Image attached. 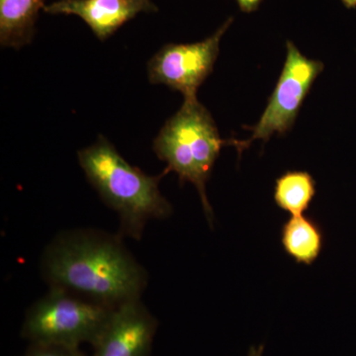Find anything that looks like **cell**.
<instances>
[{
	"label": "cell",
	"mask_w": 356,
	"mask_h": 356,
	"mask_svg": "<svg viewBox=\"0 0 356 356\" xmlns=\"http://www.w3.org/2000/svg\"><path fill=\"white\" fill-rule=\"evenodd\" d=\"M41 271L50 288L111 310L140 300L147 285L146 269L122 236L99 229L60 233L44 248Z\"/></svg>",
	"instance_id": "1"
},
{
	"label": "cell",
	"mask_w": 356,
	"mask_h": 356,
	"mask_svg": "<svg viewBox=\"0 0 356 356\" xmlns=\"http://www.w3.org/2000/svg\"><path fill=\"white\" fill-rule=\"evenodd\" d=\"M77 156L89 184L118 214L122 238L140 241L147 222L172 214V204L159 188V181L168 173L165 170L156 177L146 175L130 165L103 136Z\"/></svg>",
	"instance_id": "2"
},
{
	"label": "cell",
	"mask_w": 356,
	"mask_h": 356,
	"mask_svg": "<svg viewBox=\"0 0 356 356\" xmlns=\"http://www.w3.org/2000/svg\"><path fill=\"white\" fill-rule=\"evenodd\" d=\"M233 140L220 137L210 112L197 97L184 99L181 108L165 122L154 140V152L168 163L166 172H173L179 182H191L197 189L205 216L211 226L214 213L206 194V182L222 146Z\"/></svg>",
	"instance_id": "3"
},
{
	"label": "cell",
	"mask_w": 356,
	"mask_h": 356,
	"mask_svg": "<svg viewBox=\"0 0 356 356\" xmlns=\"http://www.w3.org/2000/svg\"><path fill=\"white\" fill-rule=\"evenodd\" d=\"M112 312L64 290L50 288L44 296L28 309L21 337L29 343L76 348H81L83 343L92 346Z\"/></svg>",
	"instance_id": "4"
},
{
	"label": "cell",
	"mask_w": 356,
	"mask_h": 356,
	"mask_svg": "<svg viewBox=\"0 0 356 356\" xmlns=\"http://www.w3.org/2000/svg\"><path fill=\"white\" fill-rule=\"evenodd\" d=\"M284 67L259 121L252 127L247 140H233V146L242 153L255 140L267 142L274 134L285 135L291 130L300 109L318 74L324 70L320 60L305 57L291 41H287Z\"/></svg>",
	"instance_id": "5"
},
{
	"label": "cell",
	"mask_w": 356,
	"mask_h": 356,
	"mask_svg": "<svg viewBox=\"0 0 356 356\" xmlns=\"http://www.w3.org/2000/svg\"><path fill=\"white\" fill-rule=\"evenodd\" d=\"M233 20L229 18L212 36L197 43L163 46L147 63L151 83L179 91L184 99L197 97L198 88L214 69L222 35Z\"/></svg>",
	"instance_id": "6"
},
{
	"label": "cell",
	"mask_w": 356,
	"mask_h": 356,
	"mask_svg": "<svg viewBox=\"0 0 356 356\" xmlns=\"http://www.w3.org/2000/svg\"><path fill=\"white\" fill-rule=\"evenodd\" d=\"M158 321L140 300L115 309L91 356H149Z\"/></svg>",
	"instance_id": "7"
},
{
	"label": "cell",
	"mask_w": 356,
	"mask_h": 356,
	"mask_svg": "<svg viewBox=\"0 0 356 356\" xmlns=\"http://www.w3.org/2000/svg\"><path fill=\"white\" fill-rule=\"evenodd\" d=\"M48 14L81 17L100 41L111 37L121 26L140 13H156L152 0H58L44 6Z\"/></svg>",
	"instance_id": "8"
},
{
	"label": "cell",
	"mask_w": 356,
	"mask_h": 356,
	"mask_svg": "<svg viewBox=\"0 0 356 356\" xmlns=\"http://www.w3.org/2000/svg\"><path fill=\"white\" fill-rule=\"evenodd\" d=\"M44 0H0V43L20 49L31 43Z\"/></svg>",
	"instance_id": "9"
},
{
	"label": "cell",
	"mask_w": 356,
	"mask_h": 356,
	"mask_svg": "<svg viewBox=\"0 0 356 356\" xmlns=\"http://www.w3.org/2000/svg\"><path fill=\"white\" fill-rule=\"evenodd\" d=\"M281 243L297 264L312 266L324 248V232L313 218L292 216L281 229Z\"/></svg>",
	"instance_id": "10"
},
{
	"label": "cell",
	"mask_w": 356,
	"mask_h": 356,
	"mask_svg": "<svg viewBox=\"0 0 356 356\" xmlns=\"http://www.w3.org/2000/svg\"><path fill=\"white\" fill-rule=\"evenodd\" d=\"M315 195L316 181L309 172L289 170L276 179L274 201L292 216L303 215Z\"/></svg>",
	"instance_id": "11"
},
{
	"label": "cell",
	"mask_w": 356,
	"mask_h": 356,
	"mask_svg": "<svg viewBox=\"0 0 356 356\" xmlns=\"http://www.w3.org/2000/svg\"><path fill=\"white\" fill-rule=\"evenodd\" d=\"M24 356H86L76 346L60 344L29 343Z\"/></svg>",
	"instance_id": "12"
},
{
	"label": "cell",
	"mask_w": 356,
	"mask_h": 356,
	"mask_svg": "<svg viewBox=\"0 0 356 356\" xmlns=\"http://www.w3.org/2000/svg\"><path fill=\"white\" fill-rule=\"evenodd\" d=\"M236 2L243 13H252L259 8L262 0H236Z\"/></svg>",
	"instance_id": "13"
},
{
	"label": "cell",
	"mask_w": 356,
	"mask_h": 356,
	"mask_svg": "<svg viewBox=\"0 0 356 356\" xmlns=\"http://www.w3.org/2000/svg\"><path fill=\"white\" fill-rule=\"evenodd\" d=\"M264 346H252L248 350V356H262L264 355Z\"/></svg>",
	"instance_id": "14"
},
{
	"label": "cell",
	"mask_w": 356,
	"mask_h": 356,
	"mask_svg": "<svg viewBox=\"0 0 356 356\" xmlns=\"http://www.w3.org/2000/svg\"><path fill=\"white\" fill-rule=\"evenodd\" d=\"M341 2L348 9L356 8V0H341Z\"/></svg>",
	"instance_id": "15"
}]
</instances>
